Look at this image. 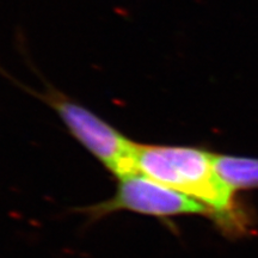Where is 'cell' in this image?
Masks as SVG:
<instances>
[{"mask_svg":"<svg viewBox=\"0 0 258 258\" xmlns=\"http://www.w3.org/2000/svg\"><path fill=\"white\" fill-rule=\"evenodd\" d=\"M213 157L195 147L137 144L135 148L139 173L202 202L221 224H234V192L218 177Z\"/></svg>","mask_w":258,"mask_h":258,"instance_id":"obj_1","label":"cell"},{"mask_svg":"<svg viewBox=\"0 0 258 258\" xmlns=\"http://www.w3.org/2000/svg\"><path fill=\"white\" fill-rule=\"evenodd\" d=\"M40 98L48 103L71 134L118 179L139 173L135 165L137 144L85 106L50 90Z\"/></svg>","mask_w":258,"mask_h":258,"instance_id":"obj_2","label":"cell"},{"mask_svg":"<svg viewBox=\"0 0 258 258\" xmlns=\"http://www.w3.org/2000/svg\"><path fill=\"white\" fill-rule=\"evenodd\" d=\"M117 211L159 218L176 215H208L215 218L212 209L202 202L141 173H133L120 178L115 195L111 199L85 209L86 213L95 218Z\"/></svg>","mask_w":258,"mask_h":258,"instance_id":"obj_3","label":"cell"},{"mask_svg":"<svg viewBox=\"0 0 258 258\" xmlns=\"http://www.w3.org/2000/svg\"><path fill=\"white\" fill-rule=\"evenodd\" d=\"M215 172L232 191L258 188V158L214 154Z\"/></svg>","mask_w":258,"mask_h":258,"instance_id":"obj_4","label":"cell"}]
</instances>
